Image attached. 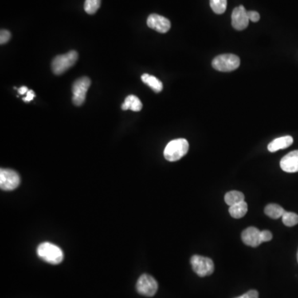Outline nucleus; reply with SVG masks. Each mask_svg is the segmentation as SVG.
I'll list each match as a JSON object with an SVG mask.
<instances>
[{"instance_id":"nucleus-19","label":"nucleus","mask_w":298,"mask_h":298,"mask_svg":"<svg viewBox=\"0 0 298 298\" xmlns=\"http://www.w3.org/2000/svg\"><path fill=\"white\" fill-rule=\"evenodd\" d=\"M282 220L286 226L292 227L298 224V215L293 212L285 211L282 216Z\"/></svg>"},{"instance_id":"nucleus-10","label":"nucleus","mask_w":298,"mask_h":298,"mask_svg":"<svg viewBox=\"0 0 298 298\" xmlns=\"http://www.w3.org/2000/svg\"><path fill=\"white\" fill-rule=\"evenodd\" d=\"M248 11H246L243 5L233 9L232 13V26L235 29L238 31L244 30L248 27Z\"/></svg>"},{"instance_id":"nucleus-6","label":"nucleus","mask_w":298,"mask_h":298,"mask_svg":"<svg viewBox=\"0 0 298 298\" xmlns=\"http://www.w3.org/2000/svg\"><path fill=\"white\" fill-rule=\"evenodd\" d=\"M91 79L88 77L79 78L72 86V102L76 106L82 105L87 98V91L91 87Z\"/></svg>"},{"instance_id":"nucleus-21","label":"nucleus","mask_w":298,"mask_h":298,"mask_svg":"<svg viewBox=\"0 0 298 298\" xmlns=\"http://www.w3.org/2000/svg\"><path fill=\"white\" fill-rule=\"evenodd\" d=\"M101 0H86L84 1V11L88 14H94L98 11L100 7Z\"/></svg>"},{"instance_id":"nucleus-11","label":"nucleus","mask_w":298,"mask_h":298,"mask_svg":"<svg viewBox=\"0 0 298 298\" xmlns=\"http://www.w3.org/2000/svg\"><path fill=\"white\" fill-rule=\"evenodd\" d=\"M260 232L261 231L260 229L255 227H248L241 233L243 242L248 246L253 247V248L260 246L262 244Z\"/></svg>"},{"instance_id":"nucleus-14","label":"nucleus","mask_w":298,"mask_h":298,"mask_svg":"<svg viewBox=\"0 0 298 298\" xmlns=\"http://www.w3.org/2000/svg\"><path fill=\"white\" fill-rule=\"evenodd\" d=\"M123 111H134V112H138L143 109V104L141 102L140 99H138L135 95H129L124 99L123 104L121 106Z\"/></svg>"},{"instance_id":"nucleus-28","label":"nucleus","mask_w":298,"mask_h":298,"mask_svg":"<svg viewBox=\"0 0 298 298\" xmlns=\"http://www.w3.org/2000/svg\"><path fill=\"white\" fill-rule=\"evenodd\" d=\"M297 262H298V252H297Z\"/></svg>"},{"instance_id":"nucleus-25","label":"nucleus","mask_w":298,"mask_h":298,"mask_svg":"<svg viewBox=\"0 0 298 298\" xmlns=\"http://www.w3.org/2000/svg\"><path fill=\"white\" fill-rule=\"evenodd\" d=\"M236 298H259V292L256 290H250L242 296H238Z\"/></svg>"},{"instance_id":"nucleus-24","label":"nucleus","mask_w":298,"mask_h":298,"mask_svg":"<svg viewBox=\"0 0 298 298\" xmlns=\"http://www.w3.org/2000/svg\"><path fill=\"white\" fill-rule=\"evenodd\" d=\"M248 17L253 23L259 22L260 19V13L256 11H248Z\"/></svg>"},{"instance_id":"nucleus-7","label":"nucleus","mask_w":298,"mask_h":298,"mask_svg":"<svg viewBox=\"0 0 298 298\" xmlns=\"http://www.w3.org/2000/svg\"><path fill=\"white\" fill-rule=\"evenodd\" d=\"M138 293L145 296H154L158 291V282L151 275L143 274L138 279L136 284Z\"/></svg>"},{"instance_id":"nucleus-5","label":"nucleus","mask_w":298,"mask_h":298,"mask_svg":"<svg viewBox=\"0 0 298 298\" xmlns=\"http://www.w3.org/2000/svg\"><path fill=\"white\" fill-rule=\"evenodd\" d=\"M190 264L194 271L199 276H206L211 275L215 270L214 262L209 258L201 255H193L190 258Z\"/></svg>"},{"instance_id":"nucleus-4","label":"nucleus","mask_w":298,"mask_h":298,"mask_svg":"<svg viewBox=\"0 0 298 298\" xmlns=\"http://www.w3.org/2000/svg\"><path fill=\"white\" fill-rule=\"evenodd\" d=\"M240 65V57L233 54L220 55L212 61V67L219 72H233L239 68Z\"/></svg>"},{"instance_id":"nucleus-20","label":"nucleus","mask_w":298,"mask_h":298,"mask_svg":"<svg viewBox=\"0 0 298 298\" xmlns=\"http://www.w3.org/2000/svg\"><path fill=\"white\" fill-rule=\"evenodd\" d=\"M212 10L216 14H222L225 13L227 8V0H210Z\"/></svg>"},{"instance_id":"nucleus-26","label":"nucleus","mask_w":298,"mask_h":298,"mask_svg":"<svg viewBox=\"0 0 298 298\" xmlns=\"http://www.w3.org/2000/svg\"><path fill=\"white\" fill-rule=\"evenodd\" d=\"M35 96H36V95H35L34 91L29 90L28 91V93H27L26 97L24 98L23 99H24V102H30L34 99Z\"/></svg>"},{"instance_id":"nucleus-9","label":"nucleus","mask_w":298,"mask_h":298,"mask_svg":"<svg viewBox=\"0 0 298 298\" xmlns=\"http://www.w3.org/2000/svg\"><path fill=\"white\" fill-rule=\"evenodd\" d=\"M147 24L149 28L160 33H167L171 28V22L167 18L155 13L148 16Z\"/></svg>"},{"instance_id":"nucleus-12","label":"nucleus","mask_w":298,"mask_h":298,"mask_svg":"<svg viewBox=\"0 0 298 298\" xmlns=\"http://www.w3.org/2000/svg\"><path fill=\"white\" fill-rule=\"evenodd\" d=\"M280 166L286 173H298V150L284 156L280 162Z\"/></svg>"},{"instance_id":"nucleus-23","label":"nucleus","mask_w":298,"mask_h":298,"mask_svg":"<svg viewBox=\"0 0 298 298\" xmlns=\"http://www.w3.org/2000/svg\"><path fill=\"white\" fill-rule=\"evenodd\" d=\"M260 239H261V242H268L272 239V235L269 230H263L260 232Z\"/></svg>"},{"instance_id":"nucleus-17","label":"nucleus","mask_w":298,"mask_h":298,"mask_svg":"<svg viewBox=\"0 0 298 298\" xmlns=\"http://www.w3.org/2000/svg\"><path fill=\"white\" fill-rule=\"evenodd\" d=\"M284 212H285L284 209L282 207L281 205H278V204H269L264 209V213L268 217L274 219V220L282 218V216L284 214Z\"/></svg>"},{"instance_id":"nucleus-16","label":"nucleus","mask_w":298,"mask_h":298,"mask_svg":"<svg viewBox=\"0 0 298 298\" xmlns=\"http://www.w3.org/2000/svg\"><path fill=\"white\" fill-rule=\"evenodd\" d=\"M247 211H248V204L244 201L229 206V214L235 219L242 218L246 215Z\"/></svg>"},{"instance_id":"nucleus-13","label":"nucleus","mask_w":298,"mask_h":298,"mask_svg":"<svg viewBox=\"0 0 298 298\" xmlns=\"http://www.w3.org/2000/svg\"><path fill=\"white\" fill-rule=\"evenodd\" d=\"M293 143V138L292 136H283L280 138H275L268 145V150L271 153L287 148Z\"/></svg>"},{"instance_id":"nucleus-15","label":"nucleus","mask_w":298,"mask_h":298,"mask_svg":"<svg viewBox=\"0 0 298 298\" xmlns=\"http://www.w3.org/2000/svg\"><path fill=\"white\" fill-rule=\"evenodd\" d=\"M141 80L156 93H159L163 90V84L155 76H151L149 74H143V76H141Z\"/></svg>"},{"instance_id":"nucleus-1","label":"nucleus","mask_w":298,"mask_h":298,"mask_svg":"<svg viewBox=\"0 0 298 298\" xmlns=\"http://www.w3.org/2000/svg\"><path fill=\"white\" fill-rule=\"evenodd\" d=\"M37 253L41 260L48 264H61L64 259V253L61 248L49 242H44L37 247Z\"/></svg>"},{"instance_id":"nucleus-3","label":"nucleus","mask_w":298,"mask_h":298,"mask_svg":"<svg viewBox=\"0 0 298 298\" xmlns=\"http://www.w3.org/2000/svg\"><path fill=\"white\" fill-rule=\"evenodd\" d=\"M78 60V53L76 51H71L67 54L56 56L52 62V72L55 75H61L67 70L73 67Z\"/></svg>"},{"instance_id":"nucleus-2","label":"nucleus","mask_w":298,"mask_h":298,"mask_svg":"<svg viewBox=\"0 0 298 298\" xmlns=\"http://www.w3.org/2000/svg\"><path fill=\"white\" fill-rule=\"evenodd\" d=\"M189 150V143L185 138H177L167 143L164 150V157L169 162H176L183 158Z\"/></svg>"},{"instance_id":"nucleus-8","label":"nucleus","mask_w":298,"mask_h":298,"mask_svg":"<svg viewBox=\"0 0 298 298\" xmlns=\"http://www.w3.org/2000/svg\"><path fill=\"white\" fill-rule=\"evenodd\" d=\"M19 175L12 169L0 170V187L4 190H13L19 186Z\"/></svg>"},{"instance_id":"nucleus-27","label":"nucleus","mask_w":298,"mask_h":298,"mask_svg":"<svg viewBox=\"0 0 298 298\" xmlns=\"http://www.w3.org/2000/svg\"><path fill=\"white\" fill-rule=\"evenodd\" d=\"M28 91H29V90H28V87H20V88L17 90V91H18V94L22 95H27Z\"/></svg>"},{"instance_id":"nucleus-22","label":"nucleus","mask_w":298,"mask_h":298,"mask_svg":"<svg viewBox=\"0 0 298 298\" xmlns=\"http://www.w3.org/2000/svg\"><path fill=\"white\" fill-rule=\"evenodd\" d=\"M10 38H11V33L9 31L5 30V29L1 30V33H0V44L1 45L7 44L10 40Z\"/></svg>"},{"instance_id":"nucleus-18","label":"nucleus","mask_w":298,"mask_h":298,"mask_svg":"<svg viewBox=\"0 0 298 298\" xmlns=\"http://www.w3.org/2000/svg\"><path fill=\"white\" fill-rule=\"evenodd\" d=\"M244 201V195L238 190H232L227 193L225 196V201L227 205L231 206L236 204Z\"/></svg>"}]
</instances>
